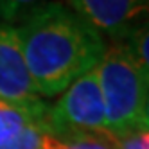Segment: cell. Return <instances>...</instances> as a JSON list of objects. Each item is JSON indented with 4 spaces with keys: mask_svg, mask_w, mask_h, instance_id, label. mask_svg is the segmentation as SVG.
<instances>
[{
    "mask_svg": "<svg viewBox=\"0 0 149 149\" xmlns=\"http://www.w3.org/2000/svg\"><path fill=\"white\" fill-rule=\"evenodd\" d=\"M36 93L52 97L63 93L104 56L106 41L74 9L47 2L15 25Z\"/></svg>",
    "mask_w": 149,
    "mask_h": 149,
    "instance_id": "6da1fadb",
    "label": "cell"
},
{
    "mask_svg": "<svg viewBox=\"0 0 149 149\" xmlns=\"http://www.w3.org/2000/svg\"><path fill=\"white\" fill-rule=\"evenodd\" d=\"M104 101L106 127L111 135L142 124L149 99V76L126 41H111L95 67Z\"/></svg>",
    "mask_w": 149,
    "mask_h": 149,
    "instance_id": "7a4b0ae2",
    "label": "cell"
},
{
    "mask_svg": "<svg viewBox=\"0 0 149 149\" xmlns=\"http://www.w3.org/2000/svg\"><path fill=\"white\" fill-rule=\"evenodd\" d=\"M45 126L47 135L56 138L108 131L104 101L95 68L76 79L56 104L49 106Z\"/></svg>",
    "mask_w": 149,
    "mask_h": 149,
    "instance_id": "3957f363",
    "label": "cell"
},
{
    "mask_svg": "<svg viewBox=\"0 0 149 149\" xmlns=\"http://www.w3.org/2000/svg\"><path fill=\"white\" fill-rule=\"evenodd\" d=\"M68 7L111 41H122L149 22V0H67Z\"/></svg>",
    "mask_w": 149,
    "mask_h": 149,
    "instance_id": "277c9868",
    "label": "cell"
},
{
    "mask_svg": "<svg viewBox=\"0 0 149 149\" xmlns=\"http://www.w3.org/2000/svg\"><path fill=\"white\" fill-rule=\"evenodd\" d=\"M0 99L13 104H36L43 101L25 67L20 41L13 25L0 20Z\"/></svg>",
    "mask_w": 149,
    "mask_h": 149,
    "instance_id": "5b68a950",
    "label": "cell"
},
{
    "mask_svg": "<svg viewBox=\"0 0 149 149\" xmlns=\"http://www.w3.org/2000/svg\"><path fill=\"white\" fill-rule=\"evenodd\" d=\"M49 104L40 101L36 104H13L0 99V140L13 133H18L27 126H45ZM47 131V126H45Z\"/></svg>",
    "mask_w": 149,
    "mask_h": 149,
    "instance_id": "8992f818",
    "label": "cell"
},
{
    "mask_svg": "<svg viewBox=\"0 0 149 149\" xmlns=\"http://www.w3.org/2000/svg\"><path fill=\"white\" fill-rule=\"evenodd\" d=\"M43 149H117L113 142V135L104 133H86L74 135L65 138H56L43 135Z\"/></svg>",
    "mask_w": 149,
    "mask_h": 149,
    "instance_id": "52a82bcc",
    "label": "cell"
},
{
    "mask_svg": "<svg viewBox=\"0 0 149 149\" xmlns=\"http://www.w3.org/2000/svg\"><path fill=\"white\" fill-rule=\"evenodd\" d=\"M45 126L33 124L0 140V149H43Z\"/></svg>",
    "mask_w": 149,
    "mask_h": 149,
    "instance_id": "ba28073f",
    "label": "cell"
},
{
    "mask_svg": "<svg viewBox=\"0 0 149 149\" xmlns=\"http://www.w3.org/2000/svg\"><path fill=\"white\" fill-rule=\"evenodd\" d=\"M47 2L52 0H0V20L15 27L29 13H33L34 9Z\"/></svg>",
    "mask_w": 149,
    "mask_h": 149,
    "instance_id": "9c48e42d",
    "label": "cell"
},
{
    "mask_svg": "<svg viewBox=\"0 0 149 149\" xmlns=\"http://www.w3.org/2000/svg\"><path fill=\"white\" fill-rule=\"evenodd\" d=\"M122 41H126V43L130 45L133 54L136 56V59L140 61V65L144 67V70L149 76V22L144 24L142 27H138L136 31H133V33Z\"/></svg>",
    "mask_w": 149,
    "mask_h": 149,
    "instance_id": "30bf717a",
    "label": "cell"
},
{
    "mask_svg": "<svg viewBox=\"0 0 149 149\" xmlns=\"http://www.w3.org/2000/svg\"><path fill=\"white\" fill-rule=\"evenodd\" d=\"M117 149H149V127L138 126L135 130L113 135Z\"/></svg>",
    "mask_w": 149,
    "mask_h": 149,
    "instance_id": "8fae6325",
    "label": "cell"
},
{
    "mask_svg": "<svg viewBox=\"0 0 149 149\" xmlns=\"http://www.w3.org/2000/svg\"><path fill=\"white\" fill-rule=\"evenodd\" d=\"M142 127H149V99L146 102V108H144V115H142Z\"/></svg>",
    "mask_w": 149,
    "mask_h": 149,
    "instance_id": "7c38bea8",
    "label": "cell"
}]
</instances>
